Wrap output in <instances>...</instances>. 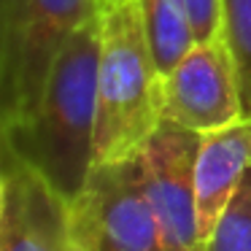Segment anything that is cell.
I'll use <instances>...</instances> for the list:
<instances>
[{
	"label": "cell",
	"instance_id": "obj_11",
	"mask_svg": "<svg viewBox=\"0 0 251 251\" xmlns=\"http://www.w3.org/2000/svg\"><path fill=\"white\" fill-rule=\"evenodd\" d=\"M222 35L238 68L243 114H251V0H222Z\"/></svg>",
	"mask_w": 251,
	"mask_h": 251
},
{
	"label": "cell",
	"instance_id": "obj_12",
	"mask_svg": "<svg viewBox=\"0 0 251 251\" xmlns=\"http://www.w3.org/2000/svg\"><path fill=\"white\" fill-rule=\"evenodd\" d=\"M197 41L222 35V0H184Z\"/></svg>",
	"mask_w": 251,
	"mask_h": 251
},
{
	"label": "cell",
	"instance_id": "obj_1",
	"mask_svg": "<svg viewBox=\"0 0 251 251\" xmlns=\"http://www.w3.org/2000/svg\"><path fill=\"white\" fill-rule=\"evenodd\" d=\"M100 49L103 11L62 44L30 114L0 127L3 149L35 168L68 202L81 195L95 168Z\"/></svg>",
	"mask_w": 251,
	"mask_h": 251
},
{
	"label": "cell",
	"instance_id": "obj_13",
	"mask_svg": "<svg viewBox=\"0 0 251 251\" xmlns=\"http://www.w3.org/2000/svg\"><path fill=\"white\" fill-rule=\"evenodd\" d=\"M119 3H130V0H103V8H111V6H119Z\"/></svg>",
	"mask_w": 251,
	"mask_h": 251
},
{
	"label": "cell",
	"instance_id": "obj_14",
	"mask_svg": "<svg viewBox=\"0 0 251 251\" xmlns=\"http://www.w3.org/2000/svg\"><path fill=\"white\" fill-rule=\"evenodd\" d=\"M68 251H87V249H84V246H78V243H73V240H71V249H68Z\"/></svg>",
	"mask_w": 251,
	"mask_h": 251
},
{
	"label": "cell",
	"instance_id": "obj_10",
	"mask_svg": "<svg viewBox=\"0 0 251 251\" xmlns=\"http://www.w3.org/2000/svg\"><path fill=\"white\" fill-rule=\"evenodd\" d=\"M202 251H251V168L216 219Z\"/></svg>",
	"mask_w": 251,
	"mask_h": 251
},
{
	"label": "cell",
	"instance_id": "obj_9",
	"mask_svg": "<svg viewBox=\"0 0 251 251\" xmlns=\"http://www.w3.org/2000/svg\"><path fill=\"white\" fill-rule=\"evenodd\" d=\"M149 49L159 73L168 76L197 44L184 0H138Z\"/></svg>",
	"mask_w": 251,
	"mask_h": 251
},
{
	"label": "cell",
	"instance_id": "obj_3",
	"mask_svg": "<svg viewBox=\"0 0 251 251\" xmlns=\"http://www.w3.org/2000/svg\"><path fill=\"white\" fill-rule=\"evenodd\" d=\"M100 11V0H0V127L30 114L62 44Z\"/></svg>",
	"mask_w": 251,
	"mask_h": 251
},
{
	"label": "cell",
	"instance_id": "obj_4",
	"mask_svg": "<svg viewBox=\"0 0 251 251\" xmlns=\"http://www.w3.org/2000/svg\"><path fill=\"white\" fill-rule=\"evenodd\" d=\"M71 240L87 251H168L146 195L141 154L92 168L71 202Z\"/></svg>",
	"mask_w": 251,
	"mask_h": 251
},
{
	"label": "cell",
	"instance_id": "obj_8",
	"mask_svg": "<svg viewBox=\"0 0 251 251\" xmlns=\"http://www.w3.org/2000/svg\"><path fill=\"white\" fill-rule=\"evenodd\" d=\"M251 168V114L202 132L200 154L195 168L197 186V213H200V235L202 246L211 235L216 219L222 216L224 205L229 202L232 192L238 189L240 178Z\"/></svg>",
	"mask_w": 251,
	"mask_h": 251
},
{
	"label": "cell",
	"instance_id": "obj_7",
	"mask_svg": "<svg viewBox=\"0 0 251 251\" xmlns=\"http://www.w3.org/2000/svg\"><path fill=\"white\" fill-rule=\"evenodd\" d=\"M71 202L35 168L3 149L0 251H68Z\"/></svg>",
	"mask_w": 251,
	"mask_h": 251
},
{
	"label": "cell",
	"instance_id": "obj_2",
	"mask_svg": "<svg viewBox=\"0 0 251 251\" xmlns=\"http://www.w3.org/2000/svg\"><path fill=\"white\" fill-rule=\"evenodd\" d=\"M165 119V76L149 49L138 0L103 11L95 165L135 157Z\"/></svg>",
	"mask_w": 251,
	"mask_h": 251
},
{
	"label": "cell",
	"instance_id": "obj_6",
	"mask_svg": "<svg viewBox=\"0 0 251 251\" xmlns=\"http://www.w3.org/2000/svg\"><path fill=\"white\" fill-rule=\"evenodd\" d=\"M240 116V78L224 35L197 41L165 76V119L195 132H211Z\"/></svg>",
	"mask_w": 251,
	"mask_h": 251
},
{
	"label": "cell",
	"instance_id": "obj_5",
	"mask_svg": "<svg viewBox=\"0 0 251 251\" xmlns=\"http://www.w3.org/2000/svg\"><path fill=\"white\" fill-rule=\"evenodd\" d=\"M202 132L162 119L141 149L143 184L168 251H202L195 168Z\"/></svg>",
	"mask_w": 251,
	"mask_h": 251
}]
</instances>
